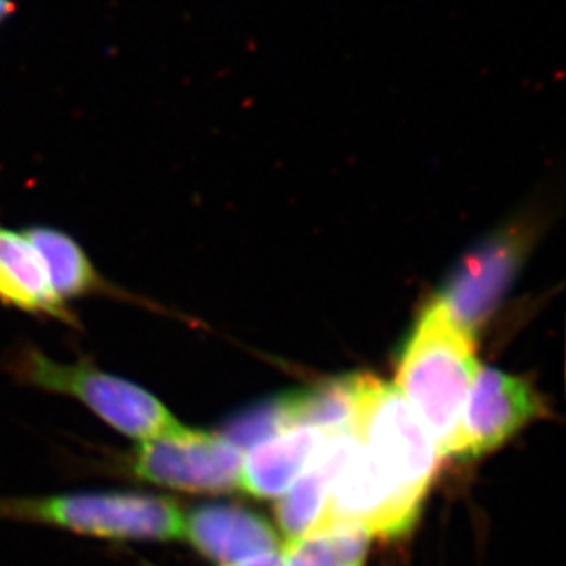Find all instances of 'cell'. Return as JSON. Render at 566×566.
<instances>
[{
  "label": "cell",
  "mask_w": 566,
  "mask_h": 566,
  "mask_svg": "<svg viewBox=\"0 0 566 566\" xmlns=\"http://www.w3.org/2000/svg\"><path fill=\"white\" fill-rule=\"evenodd\" d=\"M224 566H284L283 557L277 554H264V556L253 557L247 562L233 563Z\"/></svg>",
  "instance_id": "2e32d148"
},
{
  "label": "cell",
  "mask_w": 566,
  "mask_h": 566,
  "mask_svg": "<svg viewBox=\"0 0 566 566\" xmlns=\"http://www.w3.org/2000/svg\"><path fill=\"white\" fill-rule=\"evenodd\" d=\"M353 433L396 486L422 501L439 448L396 385L354 376Z\"/></svg>",
  "instance_id": "277c9868"
},
{
  "label": "cell",
  "mask_w": 566,
  "mask_h": 566,
  "mask_svg": "<svg viewBox=\"0 0 566 566\" xmlns=\"http://www.w3.org/2000/svg\"><path fill=\"white\" fill-rule=\"evenodd\" d=\"M8 369L28 387L80 401L108 428L138 443L166 439L186 428L153 392L85 358L60 361L24 343L11 353Z\"/></svg>",
  "instance_id": "7a4b0ae2"
},
{
  "label": "cell",
  "mask_w": 566,
  "mask_h": 566,
  "mask_svg": "<svg viewBox=\"0 0 566 566\" xmlns=\"http://www.w3.org/2000/svg\"><path fill=\"white\" fill-rule=\"evenodd\" d=\"M241 464V449L222 434L184 428L172 437L138 443L125 468L138 481L208 493L239 486Z\"/></svg>",
  "instance_id": "8992f818"
},
{
  "label": "cell",
  "mask_w": 566,
  "mask_h": 566,
  "mask_svg": "<svg viewBox=\"0 0 566 566\" xmlns=\"http://www.w3.org/2000/svg\"><path fill=\"white\" fill-rule=\"evenodd\" d=\"M290 428H314L326 433L353 429L354 376L311 390L284 395Z\"/></svg>",
  "instance_id": "4fadbf2b"
},
{
  "label": "cell",
  "mask_w": 566,
  "mask_h": 566,
  "mask_svg": "<svg viewBox=\"0 0 566 566\" xmlns=\"http://www.w3.org/2000/svg\"><path fill=\"white\" fill-rule=\"evenodd\" d=\"M370 535L353 526L314 530L284 546V566H364Z\"/></svg>",
  "instance_id": "5bb4252c"
},
{
  "label": "cell",
  "mask_w": 566,
  "mask_h": 566,
  "mask_svg": "<svg viewBox=\"0 0 566 566\" xmlns=\"http://www.w3.org/2000/svg\"><path fill=\"white\" fill-rule=\"evenodd\" d=\"M13 11H15L13 0H0V24L8 21V19L13 15Z\"/></svg>",
  "instance_id": "e0dca14e"
},
{
  "label": "cell",
  "mask_w": 566,
  "mask_h": 566,
  "mask_svg": "<svg viewBox=\"0 0 566 566\" xmlns=\"http://www.w3.org/2000/svg\"><path fill=\"white\" fill-rule=\"evenodd\" d=\"M290 422L284 407L283 396L275 400L262 403V406L244 412L241 417L230 423L222 434L224 439L230 440L235 448H252L255 443L272 439L275 434L289 431Z\"/></svg>",
  "instance_id": "9a60e30c"
},
{
  "label": "cell",
  "mask_w": 566,
  "mask_h": 566,
  "mask_svg": "<svg viewBox=\"0 0 566 566\" xmlns=\"http://www.w3.org/2000/svg\"><path fill=\"white\" fill-rule=\"evenodd\" d=\"M526 252L523 231H503L464 256L434 301L470 334L486 323L517 275Z\"/></svg>",
  "instance_id": "ba28073f"
},
{
  "label": "cell",
  "mask_w": 566,
  "mask_h": 566,
  "mask_svg": "<svg viewBox=\"0 0 566 566\" xmlns=\"http://www.w3.org/2000/svg\"><path fill=\"white\" fill-rule=\"evenodd\" d=\"M39 255L43 256L50 281L64 303L91 295L133 300L125 290L97 272L85 248L55 226L35 224L24 230Z\"/></svg>",
  "instance_id": "7c38bea8"
},
{
  "label": "cell",
  "mask_w": 566,
  "mask_h": 566,
  "mask_svg": "<svg viewBox=\"0 0 566 566\" xmlns=\"http://www.w3.org/2000/svg\"><path fill=\"white\" fill-rule=\"evenodd\" d=\"M479 373L473 334L460 328L433 300L401 350L400 390L443 454Z\"/></svg>",
  "instance_id": "6da1fadb"
},
{
  "label": "cell",
  "mask_w": 566,
  "mask_h": 566,
  "mask_svg": "<svg viewBox=\"0 0 566 566\" xmlns=\"http://www.w3.org/2000/svg\"><path fill=\"white\" fill-rule=\"evenodd\" d=\"M326 434L295 428L255 443L242 459L239 486L255 497H277L308 468Z\"/></svg>",
  "instance_id": "8fae6325"
},
{
  "label": "cell",
  "mask_w": 566,
  "mask_h": 566,
  "mask_svg": "<svg viewBox=\"0 0 566 566\" xmlns=\"http://www.w3.org/2000/svg\"><path fill=\"white\" fill-rule=\"evenodd\" d=\"M420 504V499L403 492L379 470L356 439L332 479L325 506L311 532L353 526L369 535L395 537L411 528Z\"/></svg>",
  "instance_id": "5b68a950"
},
{
  "label": "cell",
  "mask_w": 566,
  "mask_h": 566,
  "mask_svg": "<svg viewBox=\"0 0 566 566\" xmlns=\"http://www.w3.org/2000/svg\"><path fill=\"white\" fill-rule=\"evenodd\" d=\"M543 415L545 403L528 381L497 369H481L443 454L476 459L503 446Z\"/></svg>",
  "instance_id": "52a82bcc"
},
{
  "label": "cell",
  "mask_w": 566,
  "mask_h": 566,
  "mask_svg": "<svg viewBox=\"0 0 566 566\" xmlns=\"http://www.w3.org/2000/svg\"><path fill=\"white\" fill-rule=\"evenodd\" d=\"M0 305L80 326L69 303L52 286L43 256L24 231L4 224H0Z\"/></svg>",
  "instance_id": "9c48e42d"
},
{
  "label": "cell",
  "mask_w": 566,
  "mask_h": 566,
  "mask_svg": "<svg viewBox=\"0 0 566 566\" xmlns=\"http://www.w3.org/2000/svg\"><path fill=\"white\" fill-rule=\"evenodd\" d=\"M0 518L63 530L92 539L172 541L184 537V515L169 499L130 492H75L0 499Z\"/></svg>",
  "instance_id": "3957f363"
},
{
  "label": "cell",
  "mask_w": 566,
  "mask_h": 566,
  "mask_svg": "<svg viewBox=\"0 0 566 566\" xmlns=\"http://www.w3.org/2000/svg\"><path fill=\"white\" fill-rule=\"evenodd\" d=\"M184 537L203 556L224 565L272 554L277 546V535L264 518L222 504L197 507L184 517Z\"/></svg>",
  "instance_id": "30bf717a"
}]
</instances>
